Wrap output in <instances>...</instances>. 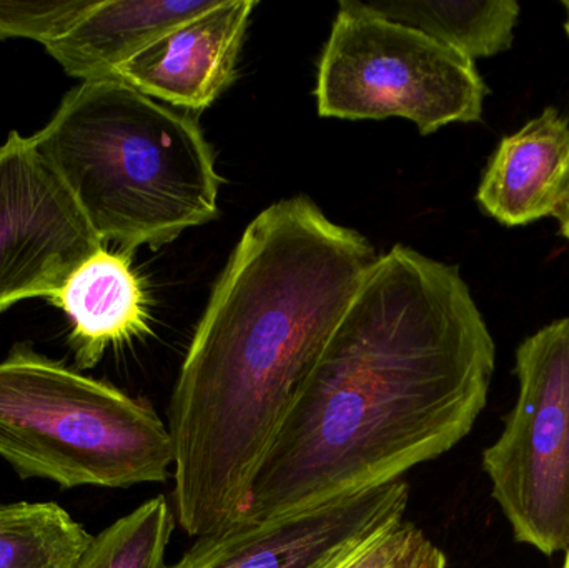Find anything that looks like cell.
<instances>
[{
  "label": "cell",
  "mask_w": 569,
  "mask_h": 568,
  "mask_svg": "<svg viewBox=\"0 0 569 568\" xmlns=\"http://www.w3.org/2000/svg\"><path fill=\"white\" fill-rule=\"evenodd\" d=\"M388 568H448L447 556L423 532Z\"/></svg>",
  "instance_id": "cell-18"
},
{
  "label": "cell",
  "mask_w": 569,
  "mask_h": 568,
  "mask_svg": "<svg viewBox=\"0 0 569 568\" xmlns=\"http://www.w3.org/2000/svg\"><path fill=\"white\" fill-rule=\"evenodd\" d=\"M102 242L160 249L219 217L216 153L199 122L120 80L80 82L30 137Z\"/></svg>",
  "instance_id": "cell-3"
},
{
  "label": "cell",
  "mask_w": 569,
  "mask_h": 568,
  "mask_svg": "<svg viewBox=\"0 0 569 568\" xmlns=\"http://www.w3.org/2000/svg\"><path fill=\"white\" fill-rule=\"evenodd\" d=\"M565 6H567V9H568V20H567V23H565V30H567V33L569 37V2L565 3Z\"/></svg>",
  "instance_id": "cell-20"
},
{
  "label": "cell",
  "mask_w": 569,
  "mask_h": 568,
  "mask_svg": "<svg viewBox=\"0 0 569 568\" xmlns=\"http://www.w3.org/2000/svg\"><path fill=\"white\" fill-rule=\"evenodd\" d=\"M378 257L305 196L267 207L243 230L170 399L173 506L189 536L246 520L295 397Z\"/></svg>",
  "instance_id": "cell-2"
},
{
  "label": "cell",
  "mask_w": 569,
  "mask_h": 568,
  "mask_svg": "<svg viewBox=\"0 0 569 568\" xmlns=\"http://www.w3.org/2000/svg\"><path fill=\"white\" fill-rule=\"evenodd\" d=\"M219 0H96L46 50L66 73L82 82L110 80L120 66Z\"/></svg>",
  "instance_id": "cell-12"
},
{
  "label": "cell",
  "mask_w": 569,
  "mask_h": 568,
  "mask_svg": "<svg viewBox=\"0 0 569 568\" xmlns=\"http://www.w3.org/2000/svg\"><path fill=\"white\" fill-rule=\"evenodd\" d=\"M92 539L57 504L0 506V568H77Z\"/></svg>",
  "instance_id": "cell-14"
},
{
  "label": "cell",
  "mask_w": 569,
  "mask_h": 568,
  "mask_svg": "<svg viewBox=\"0 0 569 568\" xmlns=\"http://www.w3.org/2000/svg\"><path fill=\"white\" fill-rule=\"evenodd\" d=\"M256 0H219L127 60L112 79L183 112L209 109L236 80Z\"/></svg>",
  "instance_id": "cell-9"
},
{
  "label": "cell",
  "mask_w": 569,
  "mask_h": 568,
  "mask_svg": "<svg viewBox=\"0 0 569 568\" xmlns=\"http://www.w3.org/2000/svg\"><path fill=\"white\" fill-rule=\"evenodd\" d=\"M487 96V83L463 53L363 2H340L318 62L321 117H401L428 136L450 123L480 122Z\"/></svg>",
  "instance_id": "cell-5"
},
{
  "label": "cell",
  "mask_w": 569,
  "mask_h": 568,
  "mask_svg": "<svg viewBox=\"0 0 569 568\" xmlns=\"http://www.w3.org/2000/svg\"><path fill=\"white\" fill-rule=\"evenodd\" d=\"M403 480L321 506L199 537L169 568H320L348 547L405 520Z\"/></svg>",
  "instance_id": "cell-8"
},
{
  "label": "cell",
  "mask_w": 569,
  "mask_h": 568,
  "mask_svg": "<svg viewBox=\"0 0 569 568\" xmlns=\"http://www.w3.org/2000/svg\"><path fill=\"white\" fill-rule=\"evenodd\" d=\"M371 12L413 27L468 59H485L510 49L521 7L515 0L440 2V0H373Z\"/></svg>",
  "instance_id": "cell-13"
},
{
  "label": "cell",
  "mask_w": 569,
  "mask_h": 568,
  "mask_svg": "<svg viewBox=\"0 0 569 568\" xmlns=\"http://www.w3.org/2000/svg\"><path fill=\"white\" fill-rule=\"evenodd\" d=\"M515 373L517 403L483 469L515 539L553 556L569 547V317L521 342Z\"/></svg>",
  "instance_id": "cell-6"
},
{
  "label": "cell",
  "mask_w": 569,
  "mask_h": 568,
  "mask_svg": "<svg viewBox=\"0 0 569 568\" xmlns=\"http://www.w3.org/2000/svg\"><path fill=\"white\" fill-rule=\"evenodd\" d=\"M103 247L30 137L12 130L0 146V313L53 299Z\"/></svg>",
  "instance_id": "cell-7"
},
{
  "label": "cell",
  "mask_w": 569,
  "mask_h": 568,
  "mask_svg": "<svg viewBox=\"0 0 569 568\" xmlns=\"http://www.w3.org/2000/svg\"><path fill=\"white\" fill-rule=\"evenodd\" d=\"M495 360L460 269L397 243L295 397L242 524L397 482L443 456L483 412Z\"/></svg>",
  "instance_id": "cell-1"
},
{
  "label": "cell",
  "mask_w": 569,
  "mask_h": 568,
  "mask_svg": "<svg viewBox=\"0 0 569 568\" xmlns=\"http://www.w3.org/2000/svg\"><path fill=\"white\" fill-rule=\"evenodd\" d=\"M0 457L66 489L166 482L169 427L146 400L19 343L0 362Z\"/></svg>",
  "instance_id": "cell-4"
},
{
  "label": "cell",
  "mask_w": 569,
  "mask_h": 568,
  "mask_svg": "<svg viewBox=\"0 0 569 568\" xmlns=\"http://www.w3.org/2000/svg\"><path fill=\"white\" fill-rule=\"evenodd\" d=\"M176 512L166 497L147 500L93 537L77 568H169Z\"/></svg>",
  "instance_id": "cell-15"
},
{
  "label": "cell",
  "mask_w": 569,
  "mask_h": 568,
  "mask_svg": "<svg viewBox=\"0 0 569 568\" xmlns=\"http://www.w3.org/2000/svg\"><path fill=\"white\" fill-rule=\"evenodd\" d=\"M96 0H0V40L10 37L46 46L62 36Z\"/></svg>",
  "instance_id": "cell-16"
},
{
  "label": "cell",
  "mask_w": 569,
  "mask_h": 568,
  "mask_svg": "<svg viewBox=\"0 0 569 568\" xmlns=\"http://www.w3.org/2000/svg\"><path fill=\"white\" fill-rule=\"evenodd\" d=\"M133 253L102 250L90 257L49 302L72 323L69 343L80 370L93 369L110 346L149 332V303Z\"/></svg>",
  "instance_id": "cell-11"
},
{
  "label": "cell",
  "mask_w": 569,
  "mask_h": 568,
  "mask_svg": "<svg viewBox=\"0 0 569 568\" xmlns=\"http://www.w3.org/2000/svg\"><path fill=\"white\" fill-rule=\"evenodd\" d=\"M563 568H569V547L567 549V559H565Z\"/></svg>",
  "instance_id": "cell-21"
},
{
  "label": "cell",
  "mask_w": 569,
  "mask_h": 568,
  "mask_svg": "<svg viewBox=\"0 0 569 568\" xmlns=\"http://www.w3.org/2000/svg\"><path fill=\"white\" fill-rule=\"evenodd\" d=\"M569 196V120L545 109L495 150L478 187L481 209L508 227L560 217Z\"/></svg>",
  "instance_id": "cell-10"
},
{
  "label": "cell",
  "mask_w": 569,
  "mask_h": 568,
  "mask_svg": "<svg viewBox=\"0 0 569 568\" xmlns=\"http://www.w3.org/2000/svg\"><path fill=\"white\" fill-rule=\"evenodd\" d=\"M558 219H560L561 223V233H563V237H567L569 242V196L567 203H565L563 210H561L560 217H558Z\"/></svg>",
  "instance_id": "cell-19"
},
{
  "label": "cell",
  "mask_w": 569,
  "mask_h": 568,
  "mask_svg": "<svg viewBox=\"0 0 569 568\" xmlns=\"http://www.w3.org/2000/svg\"><path fill=\"white\" fill-rule=\"evenodd\" d=\"M420 532L413 524L401 520L348 547L320 568H388Z\"/></svg>",
  "instance_id": "cell-17"
}]
</instances>
